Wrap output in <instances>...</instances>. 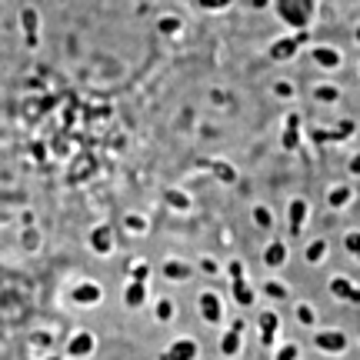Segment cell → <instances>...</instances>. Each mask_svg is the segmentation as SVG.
Wrapping results in <instances>:
<instances>
[{"mask_svg":"<svg viewBox=\"0 0 360 360\" xmlns=\"http://www.w3.org/2000/svg\"><path fill=\"white\" fill-rule=\"evenodd\" d=\"M314 344H317L323 354H344V350H347V337L340 334V330H321V334L314 337Z\"/></svg>","mask_w":360,"mask_h":360,"instance_id":"cell-1","label":"cell"},{"mask_svg":"<svg viewBox=\"0 0 360 360\" xmlns=\"http://www.w3.org/2000/svg\"><path fill=\"white\" fill-rule=\"evenodd\" d=\"M330 290H334L337 297L350 300V304H360V290H354V283L344 281V277H334V281H330Z\"/></svg>","mask_w":360,"mask_h":360,"instance_id":"cell-2","label":"cell"},{"mask_svg":"<svg viewBox=\"0 0 360 360\" xmlns=\"http://www.w3.org/2000/svg\"><path fill=\"white\" fill-rule=\"evenodd\" d=\"M90 350H94V337H90V334H77L74 340H70L67 354H70V357H87Z\"/></svg>","mask_w":360,"mask_h":360,"instance_id":"cell-3","label":"cell"},{"mask_svg":"<svg viewBox=\"0 0 360 360\" xmlns=\"http://www.w3.org/2000/svg\"><path fill=\"white\" fill-rule=\"evenodd\" d=\"M200 310H204V317L210 323L220 321V304H217V297L210 294V290H207V294H200Z\"/></svg>","mask_w":360,"mask_h":360,"instance_id":"cell-4","label":"cell"},{"mask_svg":"<svg viewBox=\"0 0 360 360\" xmlns=\"http://www.w3.org/2000/svg\"><path fill=\"white\" fill-rule=\"evenodd\" d=\"M220 350H224V354H237V350H240V321L231 327V334H224Z\"/></svg>","mask_w":360,"mask_h":360,"instance_id":"cell-5","label":"cell"},{"mask_svg":"<svg viewBox=\"0 0 360 360\" xmlns=\"http://www.w3.org/2000/svg\"><path fill=\"white\" fill-rule=\"evenodd\" d=\"M193 354H197V347H193L191 340H180L177 347L167 350V360H193Z\"/></svg>","mask_w":360,"mask_h":360,"instance_id":"cell-6","label":"cell"},{"mask_svg":"<svg viewBox=\"0 0 360 360\" xmlns=\"http://www.w3.org/2000/svg\"><path fill=\"white\" fill-rule=\"evenodd\" d=\"M231 274H233V287H237V300H240V304H250V300H254V297H250V290H247V283L240 281V264H233L231 267Z\"/></svg>","mask_w":360,"mask_h":360,"instance_id":"cell-7","label":"cell"},{"mask_svg":"<svg viewBox=\"0 0 360 360\" xmlns=\"http://www.w3.org/2000/svg\"><path fill=\"white\" fill-rule=\"evenodd\" d=\"M264 257H267V260H264L267 267H281L283 260H287V247H283V244H270Z\"/></svg>","mask_w":360,"mask_h":360,"instance_id":"cell-8","label":"cell"},{"mask_svg":"<svg viewBox=\"0 0 360 360\" xmlns=\"http://www.w3.org/2000/svg\"><path fill=\"white\" fill-rule=\"evenodd\" d=\"M314 60L323 67H337L340 64V53L337 51H327V47H314Z\"/></svg>","mask_w":360,"mask_h":360,"instance_id":"cell-9","label":"cell"},{"mask_svg":"<svg viewBox=\"0 0 360 360\" xmlns=\"http://www.w3.org/2000/svg\"><path fill=\"white\" fill-rule=\"evenodd\" d=\"M307 214V204L304 200H294V214H290V233H300V220Z\"/></svg>","mask_w":360,"mask_h":360,"instance_id":"cell-10","label":"cell"},{"mask_svg":"<svg viewBox=\"0 0 360 360\" xmlns=\"http://www.w3.org/2000/svg\"><path fill=\"white\" fill-rule=\"evenodd\" d=\"M143 294H147V287H143L141 281H137V283H130V290H127V304H130V307H141V304H143Z\"/></svg>","mask_w":360,"mask_h":360,"instance_id":"cell-11","label":"cell"},{"mask_svg":"<svg viewBox=\"0 0 360 360\" xmlns=\"http://www.w3.org/2000/svg\"><path fill=\"white\" fill-rule=\"evenodd\" d=\"M297 321L304 323V327H310V323H317V314H314L310 304H300V307H297Z\"/></svg>","mask_w":360,"mask_h":360,"instance_id":"cell-12","label":"cell"},{"mask_svg":"<svg viewBox=\"0 0 360 360\" xmlns=\"http://www.w3.org/2000/svg\"><path fill=\"white\" fill-rule=\"evenodd\" d=\"M170 317H174V304H170V300H160V304H157V321H170Z\"/></svg>","mask_w":360,"mask_h":360,"instance_id":"cell-13","label":"cell"},{"mask_svg":"<svg viewBox=\"0 0 360 360\" xmlns=\"http://www.w3.org/2000/svg\"><path fill=\"white\" fill-rule=\"evenodd\" d=\"M317 97H321L323 103H337L340 94H337V87H317Z\"/></svg>","mask_w":360,"mask_h":360,"instance_id":"cell-14","label":"cell"},{"mask_svg":"<svg viewBox=\"0 0 360 360\" xmlns=\"http://www.w3.org/2000/svg\"><path fill=\"white\" fill-rule=\"evenodd\" d=\"M164 274H167V277H187V274H191V267H184V264H167V267H164Z\"/></svg>","mask_w":360,"mask_h":360,"instance_id":"cell-15","label":"cell"},{"mask_svg":"<svg viewBox=\"0 0 360 360\" xmlns=\"http://www.w3.org/2000/svg\"><path fill=\"white\" fill-rule=\"evenodd\" d=\"M264 287H267V294H270V297H281V300H283V297H287V287H283V283H277V281L264 283Z\"/></svg>","mask_w":360,"mask_h":360,"instance_id":"cell-16","label":"cell"},{"mask_svg":"<svg viewBox=\"0 0 360 360\" xmlns=\"http://www.w3.org/2000/svg\"><path fill=\"white\" fill-rule=\"evenodd\" d=\"M321 257H323V244L317 240V244L307 250V260H310V264H321Z\"/></svg>","mask_w":360,"mask_h":360,"instance_id":"cell-17","label":"cell"},{"mask_svg":"<svg viewBox=\"0 0 360 360\" xmlns=\"http://www.w3.org/2000/svg\"><path fill=\"white\" fill-rule=\"evenodd\" d=\"M347 197H350V191H347V187H340V191H330V204H334V207H340V204H344V200H347Z\"/></svg>","mask_w":360,"mask_h":360,"instance_id":"cell-18","label":"cell"},{"mask_svg":"<svg viewBox=\"0 0 360 360\" xmlns=\"http://www.w3.org/2000/svg\"><path fill=\"white\" fill-rule=\"evenodd\" d=\"M344 244H347V250H354V254H357V250H360V233H357V231H350Z\"/></svg>","mask_w":360,"mask_h":360,"instance_id":"cell-19","label":"cell"},{"mask_svg":"<svg viewBox=\"0 0 360 360\" xmlns=\"http://www.w3.org/2000/svg\"><path fill=\"white\" fill-rule=\"evenodd\" d=\"M294 357H297V347H294V344H287L283 350H277V360H294Z\"/></svg>","mask_w":360,"mask_h":360,"instance_id":"cell-20","label":"cell"},{"mask_svg":"<svg viewBox=\"0 0 360 360\" xmlns=\"http://www.w3.org/2000/svg\"><path fill=\"white\" fill-rule=\"evenodd\" d=\"M274 94H277V97H290V94H294V87H290V84H277V87H274Z\"/></svg>","mask_w":360,"mask_h":360,"instance_id":"cell-21","label":"cell"},{"mask_svg":"<svg viewBox=\"0 0 360 360\" xmlns=\"http://www.w3.org/2000/svg\"><path fill=\"white\" fill-rule=\"evenodd\" d=\"M254 214H257V220H260V224H264V227H270V214H267V210H264V207H257Z\"/></svg>","mask_w":360,"mask_h":360,"instance_id":"cell-22","label":"cell"},{"mask_svg":"<svg viewBox=\"0 0 360 360\" xmlns=\"http://www.w3.org/2000/svg\"><path fill=\"white\" fill-rule=\"evenodd\" d=\"M350 170H354V174H360V157L354 160V164H350Z\"/></svg>","mask_w":360,"mask_h":360,"instance_id":"cell-23","label":"cell"}]
</instances>
